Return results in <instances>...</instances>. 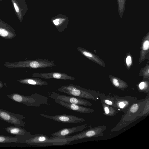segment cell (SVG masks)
Masks as SVG:
<instances>
[{
  "label": "cell",
  "mask_w": 149,
  "mask_h": 149,
  "mask_svg": "<svg viewBox=\"0 0 149 149\" xmlns=\"http://www.w3.org/2000/svg\"><path fill=\"white\" fill-rule=\"evenodd\" d=\"M148 100L149 95H147L144 99L137 100L133 103L124 113L119 122L110 131H118L139 119V116Z\"/></svg>",
  "instance_id": "cell-1"
},
{
  "label": "cell",
  "mask_w": 149,
  "mask_h": 149,
  "mask_svg": "<svg viewBox=\"0 0 149 149\" xmlns=\"http://www.w3.org/2000/svg\"><path fill=\"white\" fill-rule=\"evenodd\" d=\"M72 141L71 138L65 136L49 137L42 134H31L27 139L20 143L29 145L46 146H60L69 143Z\"/></svg>",
  "instance_id": "cell-2"
},
{
  "label": "cell",
  "mask_w": 149,
  "mask_h": 149,
  "mask_svg": "<svg viewBox=\"0 0 149 149\" xmlns=\"http://www.w3.org/2000/svg\"><path fill=\"white\" fill-rule=\"evenodd\" d=\"M13 101L24 104L29 107H38L41 105L50 106L47 97L38 93H34L29 96L13 93L7 95Z\"/></svg>",
  "instance_id": "cell-3"
},
{
  "label": "cell",
  "mask_w": 149,
  "mask_h": 149,
  "mask_svg": "<svg viewBox=\"0 0 149 149\" xmlns=\"http://www.w3.org/2000/svg\"><path fill=\"white\" fill-rule=\"evenodd\" d=\"M57 90L69 95L81 98H85L95 101L98 99L99 97L97 91L72 84L61 86L58 88Z\"/></svg>",
  "instance_id": "cell-4"
},
{
  "label": "cell",
  "mask_w": 149,
  "mask_h": 149,
  "mask_svg": "<svg viewBox=\"0 0 149 149\" xmlns=\"http://www.w3.org/2000/svg\"><path fill=\"white\" fill-rule=\"evenodd\" d=\"M3 65L6 68H27L36 69L51 67L55 65L52 61L46 59H37L13 62H7L4 63Z\"/></svg>",
  "instance_id": "cell-5"
},
{
  "label": "cell",
  "mask_w": 149,
  "mask_h": 149,
  "mask_svg": "<svg viewBox=\"0 0 149 149\" xmlns=\"http://www.w3.org/2000/svg\"><path fill=\"white\" fill-rule=\"evenodd\" d=\"M88 127L89 128L76 134L66 136L71 138L72 141L86 138L103 136V132L106 130L107 128V126L104 125L92 127L90 125Z\"/></svg>",
  "instance_id": "cell-6"
},
{
  "label": "cell",
  "mask_w": 149,
  "mask_h": 149,
  "mask_svg": "<svg viewBox=\"0 0 149 149\" xmlns=\"http://www.w3.org/2000/svg\"><path fill=\"white\" fill-rule=\"evenodd\" d=\"M25 117L22 115L16 114L0 108V119L6 122L18 127H24Z\"/></svg>",
  "instance_id": "cell-7"
},
{
  "label": "cell",
  "mask_w": 149,
  "mask_h": 149,
  "mask_svg": "<svg viewBox=\"0 0 149 149\" xmlns=\"http://www.w3.org/2000/svg\"><path fill=\"white\" fill-rule=\"evenodd\" d=\"M48 95L50 98L53 99H57L65 102L86 106L93 105L89 101L74 96L62 95L54 92L49 93Z\"/></svg>",
  "instance_id": "cell-8"
},
{
  "label": "cell",
  "mask_w": 149,
  "mask_h": 149,
  "mask_svg": "<svg viewBox=\"0 0 149 149\" xmlns=\"http://www.w3.org/2000/svg\"><path fill=\"white\" fill-rule=\"evenodd\" d=\"M137 100L136 97L126 95L123 97L116 96L113 107L118 111L124 113Z\"/></svg>",
  "instance_id": "cell-9"
},
{
  "label": "cell",
  "mask_w": 149,
  "mask_h": 149,
  "mask_svg": "<svg viewBox=\"0 0 149 149\" xmlns=\"http://www.w3.org/2000/svg\"><path fill=\"white\" fill-rule=\"evenodd\" d=\"M40 115L56 121L66 123H76L86 121L85 120L82 118L69 114H63L51 116L41 114Z\"/></svg>",
  "instance_id": "cell-10"
},
{
  "label": "cell",
  "mask_w": 149,
  "mask_h": 149,
  "mask_svg": "<svg viewBox=\"0 0 149 149\" xmlns=\"http://www.w3.org/2000/svg\"><path fill=\"white\" fill-rule=\"evenodd\" d=\"M54 102L69 109L78 112L88 113L94 112L95 110L90 108L79 105L70 103L62 101L57 99H54Z\"/></svg>",
  "instance_id": "cell-11"
},
{
  "label": "cell",
  "mask_w": 149,
  "mask_h": 149,
  "mask_svg": "<svg viewBox=\"0 0 149 149\" xmlns=\"http://www.w3.org/2000/svg\"><path fill=\"white\" fill-rule=\"evenodd\" d=\"M31 76L33 77L43 78L45 79H56L63 80H73L75 78L67 74L58 72H52L46 73H33Z\"/></svg>",
  "instance_id": "cell-12"
},
{
  "label": "cell",
  "mask_w": 149,
  "mask_h": 149,
  "mask_svg": "<svg viewBox=\"0 0 149 149\" xmlns=\"http://www.w3.org/2000/svg\"><path fill=\"white\" fill-rule=\"evenodd\" d=\"M8 133L15 135L19 139V142L26 140L30 136V133L21 127L9 126L4 128Z\"/></svg>",
  "instance_id": "cell-13"
},
{
  "label": "cell",
  "mask_w": 149,
  "mask_h": 149,
  "mask_svg": "<svg viewBox=\"0 0 149 149\" xmlns=\"http://www.w3.org/2000/svg\"><path fill=\"white\" fill-rule=\"evenodd\" d=\"M88 127L87 124L72 127L63 128L51 134L52 137L65 136L74 132L81 131Z\"/></svg>",
  "instance_id": "cell-14"
},
{
  "label": "cell",
  "mask_w": 149,
  "mask_h": 149,
  "mask_svg": "<svg viewBox=\"0 0 149 149\" xmlns=\"http://www.w3.org/2000/svg\"><path fill=\"white\" fill-rule=\"evenodd\" d=\"M16 36L14 29L10 25L0 21V36L6 39H11Z\"/></svg>",
  "instance_id": "cell-15"
},
{
  "label": "cell",
  "mask_w": 149,
  "mask_h": 149,
  "mask_svg": "<svg viewBox=\"0 0 149 149\" xmlns=\"http://www.w3.org/2000/svg\"><path fill=\"white\" fill-rule=\"evenodd\" d=\"M76 49L86 58L102 66L105 67V65L103 61L97 56L83 48L78 47Z\"/></svg>",
  "instance_id": "cell-16"
},
{
  "label": "cell",
  "mask_w": 149,
  "mask_h": 149,
  "mask_svg": "<svg viewBox=\"0 0 149 149\" xmlns=\"http://www.w3.org/2000/svg\"><path fill=\"white\" fill-rule=\"evenodd\" d=\"M17 81L21 84L28 85L40 86L48 85V84L46 81L37 78H26L17 80Z\"/></svg>",
  "instance_id": "cell-17"
},
{
  "label": "cell",
  "mask_w": 149,
  "mask_h": 149,
  "mask_svg": "<svg viewBox=\"0 0 149 149\" xmlns=\"http://www.w3.org/2000/svg\"><path fill=\"white\" fill-rule=\"evenodd\" d=\"M99 97L100 98L101 102H102L106 104L113 107L116 101V96L115 95L100 93L97 91Z\"/></svg>",
  "instance_id": "cell-18"
},
{
  "label": "cell",
  "mask_w": 149,
  "mask_h": 149,
  "mask_svg": "<svg viewBox=\"0 0 149 149\" xmlns=\"http://www.w3.org/2000/svg\"><path fill=\"white\" fill-rule=\"evenodd\" d=\"M101 102L103 109L104 115L111 117L116 116L118 113V111L113 107L109 105L102 102Z\"/></svg>",
  "instance_id": "cell-19"
},
{
  "label": "cell",
  "mask_w": 149,
  "mask_h": 149,
  "mask_svg": "<svg viewBox=\"0 0 149 149\" xmlns=\"http://www.w3.org/2000/svg\"><path fill=\"white\" fill-rule=\"evenodd\" d=\"M112 84L116 88L123 91L127 88L128 86L127 83L118 78L112 77L110 78Z\"/></svg>",
  "instance_id": "cell-20"
},
{
  "label": "cell",
  "mask_w": 149,
  "mask_h": 149,
  "mask_svg": "<svg viewBox=\"0 0 149 149\" xmlns=\"http://www.w3.org/2000/svg\"><path fill=\"white\" fill-rule=\"evenodd\" d=\"M19 139L16 136L13 137L0 135V143H19Z\"/></svg>",
  "instance_id": "cell-21"
},
{
  "label": "cell",
  "mask_w": 149,
  "mask_h": 149,
  "mask_svg": "<svg viewBox=\"0 0 149 149\" xmlns=\"http://www.w3.org/2000/svg\"><path fill=\"white\" fill-rule=\"evenodd\" d=\"M138 90L141 92L146 93L149 95V88L148 82L142 81L139 82L137 86Z\"/></svg>",
  "instance_id": "cell-22"
},
{
  "label": "cell",
  "mask_w": 149,
  "mask_h": 149,
  "mask_svg": "<svg viewBox=\"0 0 149 149\" xmlns=\"http://www.w3.org/2000/svg\"><path fill=\"white\" fill-rule=\"evenodd\" d=\"M149 114V100L147 102L141 112L139 117H141L147 116Z\"/></svg>",
  "instance_id": "cell-23"
},
{
  "label": "cell",
  "mask_w": 149,
  "mask_h": 149,
  "mask_svg": "<svg viewBox=\"0 0 149 149\" xmlns=\"http://www.w3.org/2000/svg\"><path fill=\"white\" fill-rule=\"evenodd\" d=\"M148 38L146 39L142 44L141 55H143L144 56V52H146L147 51H148L149 48V41Z\"/></svg>",
  "instance_id": "cell-24"
},
{
  "label": "cell",
  "mask_w": 149,
  "mask_h": 149,
  "mask_svg": "<svg viewBox=\"0 0 149 149\" xmlns=\"http://www.w3.org/2000/svg\"><path fill=\"white\" fill-rule=\"evenodd\" d=\"M125 62L128 68L130 67L132 64V58L130 55H128L127 56L126 58Z\"/></svg>",
  "instance_id": "cell-25"
},
{
  "label": "cell",
  "mask_w": 149,
  "mask_h": 149,
  "mask_svg": "<svg viewBox=\"0 0 149 149\" xmlns=\"http://www.w3.org/2000/svg\"><path fill=\"white\" fill-rule=\"evenodd\" d=\"M59 19H56L53 21V22L54 24L56 25H58L59 24Z\"/></svg>",
  "instance_id": "cell-26"
},
{
  "label": "cell",
  "mask_w": 149,
  "mask_h": 149,
  "mask_svg": "<svg viewBox=\"0 0 149 149\" xmlns=\"http://www.w3.org/2000/svg\"><path fill=\"white\" fill-rule=\"evenodd\" d=\"M4 87V85L2 81L0 80V89H1Z\"/></svg>",
  "instance_id": "cell-27"
}]
</instances>
